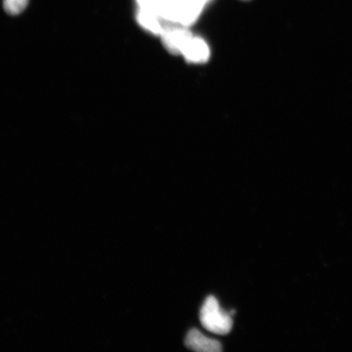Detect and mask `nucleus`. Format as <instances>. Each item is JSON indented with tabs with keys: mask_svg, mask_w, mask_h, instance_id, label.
<instances>
[{
	"mask_svg": "<svg viewBox=\"0 0 352 352\" xmlns=\"http://www.w3.org/2000/svg\"><path fill=\"white\" fill-rule=\"evenodd\" d=\"M200 320L206 329L219 336H226L233 325L231 314L220 308L217 299L214 296L206 299L200 311Z\"/></svg>",
	"mask_w": 352,
	"mask_h": 352,
	"instance_id": "1",
	"label": "nucleus"
},
{
	"mask_svg": "<svg viewBox=\"0 0 352 352\" xmlns=\"http://www.w3.org/2000/svg\"><path fill=\"white\" fill-rule=\"evenodd\" d=\"M160 36L164 46L170 54L182 55L193 35L189 32L188 26L170 23L164 25Z\"/></svg>",
	"mask_w": 352,
	"mask_h": 352,
	"instance_id": "2",
	"label": "nucleus"
},
{
	"mask_svg": "<svg viewBox=\"0 0 352 352\" xmlns=\"http://www.w3.org/2000/svg\"><path fill=\"white\" fill-rule=\"evenodd\" d=\"M186 346L188 349L200 352H219L223 350L221 343L206 337L196 329H191L187 334Z\"/></svg>",
	"mask_w": 352,
	"mask_h": 352,
	"instance_id": "3",
	"label": "nucleus"
},
{
	"mask_svg": "<svg viewBox=\"0 0 352 352\" xmlns=\"http://www.w3.org/2000/svg\"><path fill=\"white\" fill-rule=\"evenodd\" d=\"M210 47L204 39L193 36L183 52L184 58L189 63L202 64L210 58Z\"/></svg>",
	"mask_w": 352,
	"mask_h": 352,
	"instance_id": "4",
	"label": "nucleus"
},
{
	"mask_svg": "<svg viewBox=\"0 0 352 352\" xmlns=\"http://www.w3.org/2000/svg\"><path fill=\"white\" fill-rule=\"evenodd\" d=\"M138 20L140 25L153 34L160 35L164 25L160 15L151 10L140 8L138 14Z\"/></svg>",
	"mask_w": 352,
	"mask_h": 352,
	"instance_id": "5",
	"label": "nucleus"
},
{
	"mask_svg": "<svg viewBox=\"0 0 352 352\" xmlns=\"http://www.w3.org/2000/svg\"><path fill=\"white\" fill-rule=\"evenodd\" d=\"M29 0H3L4 10L10 15H19L28 7Z\"/></svg>",
	"mask_w": 352,
	"mask_h": 352,
	"instance_id": "6",
	"label": "nucleus"
},
{
	"mask_svg": "<svg viewBox=\"0 0 352 352\" xmlns=\"http://www.w3.org/2000/svg\"><path fill=\"white\" fill-rule=\"evenodd\" d=\"M136 1H138L140 8L153 11L160 16V12L164 0H136Z\"/></svg>",
	"mask_w": 352,
	"mask_h": 352,
	"instance_id": "7",
	"label": "nucleus"
},
{
	"mask_svg": "<svg viewBox=\"0 0 352 352\" xmlns=\"http://www.w3.org/2000/svg\"><path fill=\"white\" fill-rule=\"evenodd\" d=\"M230 314H231V316L234 315V314H236V311H234V310H232V311L230 312Z\"/></svg>",
	"mask_w": 352,
	"mask_h": 352,
	"instance_id": "8",
	"label": "nucleus"
},
{
	"mask_svg": "<svg viewBox=\"0 0 352 352\" xmlns=\"http://www.w3.org/2000/svg\"><path fill=\"white\" fill-rule=\"evenodd\" d=\"M202 1L205 2L206 3L209 1V0H202Z\"/></svg>",
	"mask_w": 352,
	"mask_h": 352,
	"instance_id": "9",
	"label": "nucleus"
}]
</instances>
